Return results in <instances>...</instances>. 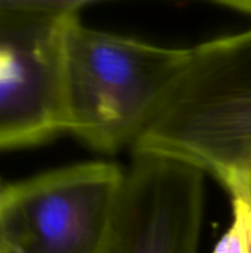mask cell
<instances>
[{"mask_svg":"<svg viewBox=\"0 0 251 253\" xmlns=\"http://www.w3.org/2000/svg\"><path fill=\"white\" fill-rule=\"evenodd\" d=\"M83 1H22L0 67V150L68 132L65 42Z\"/></svg>","mask_w":251,"mask_h":253,"instance_id":"cell-4","label":"cell"},{"mask_svg":"<svg viewBox=\"0 0 251 253\" xmlns=\"http://www.w3.org/2000/svg\"><path fill=\"white\" fill-rule=\"evenodd\" d=\"M132 151L180 159L225 187L251 179V28L191 47Z\"/></svg>","mask_w":251,"mask_h":253,"instance_id":"cell-1","label":"cell"},{"mask_svg":"<svg viewBox=\"0 0 251 253\" xmlns=\"http://www.w3.org/2000/svg\"><path fill=\"white\" fill-rule=\"evenodd\" d=\"M0 13V67L7 55V43L10 31L19 16L22 1H6Z\"/></svg>","mask_w":251,"mask_h":253,"instance_id":"cell-6","label":"cell"},{"mask_svg":"<svg viewBox=\"0 0 251 253\" xmlns=\"http://www.w3.org/2000/svg\"><path fill=\"white\" fill-rule=\"evenodd\" d=\"M123 179L121 166L89 162L9 184L1 253H105Z\"/></svg>","mask_w":251,"mask_h":253,"instance_id":"cell-3","label":"cell"},{"mask_svg":"<svg viewBox=\"0 0 251 253\" xmlns=\"http://www.w3.org/2000/svg\"><path fill=\"white\" fill-rule=\"evenodd\" d=\"M191 56L86 27L75 19L65 42L68 133L92 148L133 147Z\"/></svg>","mask_w":251,"mask_h":253,"instance_id":"cell-2","label":"cell"},{"mask_svg":"<svg viewBox=\"0 0 251 253\" xmlns=\"http://www.w3.org/2000/svg\"><path fill=\"white\" fill-rule=\"evenodd\" d=\"M0 253H1V240H0Z\"/></svg>","mask_w":251,"mask_h":253,"instance_id":"cell-8","label":"cell"},{"mask_svg":"<svg viewBox=\"0 0 251 253\" xmlns=\"http://www.w3.org/2000/svg\"><path fill=\"white\" fill-rule=\"evenodd\" d=\"M217 253H251V227L237 230Z\"/></svg>","mask_w":251,"mask_h":253,"instance_id":"cell-7","label":"cell"},{"mask_svg":"<svg viewBox=\"0 0 251 253\" xmlns=\"http://www.w3.org/2000/svg\"><path fill=\"white\" fill-rule=\"evenodd\" d=\"M132 154L105 253H198L204 173L170 156Z\"/></svg>","mask_w":251,"mask_h":253,"instance_id":"cell-5","label":"cell"}]
</instances>
